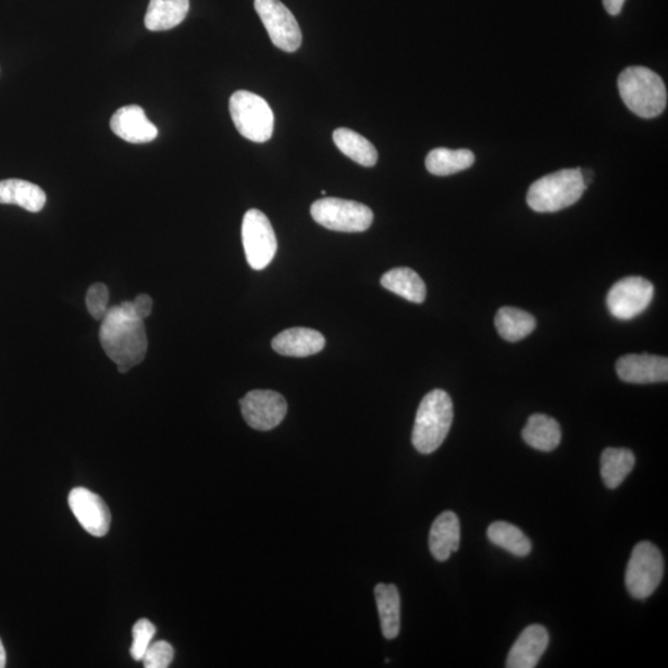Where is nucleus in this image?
<instances>
[{"label":"nucleus","instance_id":"7","mask_svg":"<svg viewBox=\"0 0 668 668\" xmlns=\"http://www.w3.org/2000/svg\"><path fill=\"white\" fill-rule=\"evenodd\" d=\"M664 577V558L654 544H638L629 559L626 573L627 590L635 599H646L660 585Z\"/></svg>","mask_w":668,"mask_h":668},{"label":"nucleus","instance_id":"34","mask_svg":"<svg viewBox=\"0 0 668 668\" xmlns=\"http://www.w3.org/2000/svg\"><path fill=\"white\" fill-rule=\"evenodd\" d=\"M7 666V654L2 643L0 640V668H4Z\"/></svg>","mask_w":668,"mask_h":668},{"label":"nucleus","instance_id":"10","mask_svg":"<svg viewBox=\"0 0 668 668\" xmlns=\"http://www.w3.org/2000/svg\"><path fill=\"white\" fill-rule=\"evenodd\" d=\"M655 288L648 280L629 276L614 284L607 296L608 310L613 318L631 320L643 313L653 302Z\"/></svg>","mask_w":668,"mask_h":668},{"label":"nucleus","instance_id":"23","mask_svg":"<svg viewBox=\"0 0 668 668\" xmlns=\"http://www.w3.org/2000/svg\"><path fill=\"white\" fill-rule=\"evenodd\" d=\"M634 467L635 456L628 448H607L602 454V480L609 490H617L627 480Z\"/></svg>","mask_w":668,"mask_h":668},{"label":"nucleus","instance_id":"29","mask_svg":"<svg viewBox=\"0 0 668 668\" xmlns=\"http://www.w3.org/2000/svg\"><path fill=\"white\" fill-rule=\"evenodd\" d=\"M174 656L173 646L166 641H157L149 646L141 661L146 668H166L173 663Z\"/></svg>","mask_w":668,"mask_h":668},{"label":"nucleus","instance_id":"24","mask_svg":"<svg viewBox=\"0 0 668 668\" xmlns=\"http://www.w3.org/2000/svg\"><path fill=\"white\" fill-rule=\"evenodd\" d=\"M474 161L475 157L471 150L437 148L429 152L426 169L432 175L449 176L471 168Z\"/></svg>","mask_w":668,"mask_h":668},{"label":"nucleus","instance_id":"26","mask_svg":"<svg viewBox=\"0 0 668 668\" xmlns=\"http://www.w3.org/2000/svg\"><path fill=\"white\" fill-rule=\"evenodd\" d=\"M495 327L505 341L519 342L535 331L536 320L516 307H502L495 316Z\"/></svg>","mask_w":668,"mask_h":668},{"label":"nucleus","instance_id":"25","mask_svg":"<svg viewBox=\"0 0 668 668\" xmlns=\"http://www.w3.org/2000/svg\"><path fill=\"white\" fill-rule=\"evenodd\" d=\"M333 141L346 157L357 164L372 168L378 161V151L372 143L348 128H338L333 132Z\"/></svg>","mask_w":668,"mask_h":668},{"label":"nucleus","instance_id":"17","mask_svg":"<svg viewBox=\"0 0 668 668\" xmlns=\"http://www.w3.org/2000/svg\"><path fill=\"white\" fill-rule=\"evenodd\" d=\"M430 551L440 562H445L454 553H457L460 544L459 520L454 511L442 512L433 521L430 531Z\"/></svg>","mask_w":668,"mask_h":668},{"label":"nucleus","instance_id":"8","mask_svg":"<svg viewBox=\"0 0 668 668\" xmlns=\"http://www.w3.org/2000/svg\"><path fill=\"white\" fill-rule=\"evenodd\" d=\"M242 239L251 269L263 270L272 263L277 250V240L273 225L263 212L249 210L244 214Z\"/></svg>","mask_w":668,"mask_h":668},{"label":"nucleus","instance_id":"3","mask_svg":"<svg viewBox=\"0 0 668 668\" xmlns=\"http://www.w3.org/2000/svg\"><path fill=\"white\" fill-rule=\"evenodd\" d=\"M454 422V403L444 391L423 397L412 430V445L422 455H431L444 444Z\"/></svg>","mask_w":668,"mask_h":668},{"label":"nucleus","instance_id":"12","mask_svg":"<svg viewBox=\"0 0 668 668\" xmlns=\"http://www.w3.org/2000/svg\"><path fill=\"white\" fill-rule=\"evenodd\" d=\"M69 505L88 534L96 537L108 534L111 528V511L101 496L86 487H75L69 495Z\"/></svg>","mask_w":668,"mask_h":668},{"label":"nucleus","instance_id":"1","mask_svg":"<svg viewBox=\"0 0 668 668\" xmlns=\"http://www.w3.org/2000/svg\"><path fill=\"white\" fill-rule=\"evenodd\" d=\"M99 341L108 358L119 367L122 374L146 359V326L144 320L135 313L132 301H124L108 309L99 330Z\"/></svg>","mask_w":668,"mask_h":668},{"label":"nucleus","instance_id":"11","mask_svg":"<svg viewBox=\"0 0 668 668\" xmlns=\"http://www.w3.org/2000/svg\"><path fill=\"white\" fill-rule=\"evenodd\" d=\"M243 419L251 429L270 431L286 417L287 403L282 394L273 391H252L239 401Z\"/></svg>","mask_w":668,"mask_h":668},{"label":"nucleus","instance_id":"15","mask_svg":"<svg viewBox=\"0 0 668 668\" xmlns=\"http://www.w3.org/2000/svg\"><path fill=\"white\" fill-rule=\"evenodd\" d=\"M549 643L547 630L534 624L522 631L508 655V668H534L546 652Z\"/></svg>","mask_w":668,"mask_h":668},{"label":"nucleus","instance_id":"5","mask_svg":"<svg viewBox=\"0 0 668 668\" xmlns=\"http://www.w3.org/2000/svg\"><path fill=\"white\" fill-rule=\"evenodd\" d=\"M230 112L242 137L255 143L273 137L275 116L264 98L248 91L234 92Z\"/></svg>","mask_w":668,"mask_h":668},{"label":"nucleus","instance_id":"31","mask_svg":"<svg viewBox=\"0 0 668 668\" xmlns=\"http://www.w3.org/2000/svg\"><path fill=\"white\" fill-rule=\"evenodd\" d=\"M134 311L137 313L138 318L141 320H146L149 318L152 311V299L147 294H141L135 297V300L132 301Z\"/></svg>","mask_w":668,"mask_h":668},{"label":"nucleus","instance_id":"6","mask_svg":"<svg viewBox=\"0 0 668 668\" xmlns=\"http://www.w3.org/2000/svg\"><path fill=\"white\" fill-rule=\"evenodd\" d=\"M311 215L322 227L345 233L366 232L374 220L368 206L334 197L316 201L311 206Z\"/></svg>","mask_w":668,"mask_h":668},{"label":"nucleus","instance_id":"32","mask_svg":"<svg viewBox=\"0 0 668 668\" xmlns=\"http://www.w3.org/2000/svg\"><path fill=\"white\" fill-rule=\"evenodd\" d=\"M624 4L626 0H603L604 8L613 16L619 15Z\"/></svg>","mask_w":668,"mask_h":668},{"label":"nucleus","instance_id":"19","mask_svg":"<svg viewBox=\"0 0 668 668\" xmlns=\"http://www.w3.org/2000/svg\"><path fill=\"white\" fill-rule=\"evenodd\" d=\"M522 438L541 453H553L561 444L562 431L555 419L544 413H534L522 430Z\"/></svg>","mask_w":668,"mask_h":668},{"label":"nucleus","instance_id":"14","mask_svg":"<svg viewBox=\"0 0 668 668\" xmlns=\"http://www.w3.org/2000/svg\"><path fill=\"white\" fill-rule=\"evenodd\" d=\"M111 129L121 139L132 144H146L158 138V128L148 120L139 106H126L116 111L111 120Z\"/></svg>","mask_w":668,"mask_h":668},{"label":"nucleus","instance_id":"18","mask_svg":"<svg viewBox=\"0 0 668 668\" xmlns=\"http://www.w3.org/2000/svg\"><path fill=\"white\" fill-rule=\"evenodd\" d=\"M0 203L15 205L36 213L47 205V194L35 184L20 178H9L0 182Z\"/></svg>","mask_w":668,"mask_h":668},{"label":"nucleus","instance_id":"28","mask_svg":"<svg viewBox=\"0 0 668 668\" xmlns=\"http://www.w3.org/2000/svg\"><path fill=\"white\" fill-rule=\"evenodd\" d=\"M157 628L148 619H140L133 627V644L131 655L135 661H141L147 650L152 644Z\"/></svg>","mask_w":668,"mask_h":668},{"label":"nucleus","instance_id":"22","mask_svg":"<svg viewBox=\"0 0 668 668\" xmlns=\"http://www.w3.org/2000/svg\"><path fill=\"white\" fill-rule=\"evenodd\" d=\"M382 286L397 296L413 304L426 300V285L410 268H395L383 275Z\"/></svg>","mask_w":668,"mask_h":668},{"label":"nucleus","instance_id":"13","mask_svg":"<svg viewBox=\"0 0 668 668\" xmlns=\"http://www.w3.org/2000/svg\"><path fill=\"white\" fill-rule=\"evenodd\" d=\"M618 376L630 384H654L668 381V359L653 355H628L616 366Z\"/></svg>","mask_w":668,"mask_h":668},{"label":"nucleus","instance_id":"16","mask_svg":"<svg viewBox=\"0 0 668 668\" xmlns=\"http://www.w3.org/2000/svg\"><path fill=\"white\" fill-rule=\"evenodd\" d=\"M326 339L319 331L295 327L279 333L272 342L276 354L285 357L304 358L320 354Z\"/></svg>","mask_w":668,"mask_h":668},{"label":"nucleus","instance_id":"2","mask_svg":"<svg viewBox=\"0 0 668 668\" xmlns=\"http://www.w3.org/2000/svg\"><path fill=\"white\" fill-rule=\"evenodd\" d=\"M622 102L631 112L644 120L661 115L667 107V89L664 79L653 70L631 66L618 78Z\"/></svg>","mask_w":668,"mask_h":668},{"label":"nucleus","instance_id":"20","mask_svg":"<svg viewBox=\"0 0 668 668\" xmlns=\"http://www.w3.org/2000/svg\"><path fill=\"white\" fill-rule=\"evenodd\" d=\"M189 11V0H150L146 26L151 32H165L182 24Z\"/></svg>","mask_w":668,"mask_h":668},{"label":"nucleus","instance_id":"30","mask_svg":"<svg viewBox=\"0 0 668 668\" xmlns=\"http://www.w3.org/2000/svg\"><path fill=\"white\" fill-rule=\"evenodd\" d=\"M108 301H110V292L104 284L97 283L88 288L86 295L87 310L95 320H103L108 311Z\"/></svg>","mask_w":668,"mask_h":668},{"label":"nucleus","instance_id":"9","mask_svg":"<svg viewBox=\"0 0 668 668\" xmlns=\"http://www.w3.org/2000/svg\"><path fill=\"white\" fill-rule=\"evenodd\" d=\"M255 7L276 48L286 52L299 50L302 33L290 9L280 0H256Z\"/></svg>","mask_w":668,"mask_h":668},{"label":"nucleus","instance_id":"21","mask_svg":"<svg viewBox=\"0 0 668 668\" xmlns=\"http://www.w3.org/2000/svg\"><path fill=\"white\" fill-rule=\"evenodd\" d=\"M374 592L383 635L387 640H393L400 633L401 602L399 591L394 584L379 583Z\"/></svg>","mask_w":668,"mask_h":668},{"label":"nucleus","instance_id":"27","mask_svg":"<svg viewBox=\"0 0 668 668\" xmlns=\"http://www.w3.org/2000/svg\"><path fill=\"white\" fill-rule=\"evenodd\" d=\"M486 534L492 544L508 551L514 556L527 557L531 553L530 539L518 527L509 522H493L487 528Z\"/></svg>","mask_w":668,"mask_h":668},{"label":"nucleus","instance_id":"4","mask_svg":"<svg viewBox=\"0 0 668 668\" xmlns=\"http://www.w3.org/2000/svg\"><path fill=\"white\" fill-rule=\"evenodd\" d=\"M585 189L581 169H566L541 177L532 184L527 201L535 212H558L580 201Z\"/></svg>","mask_w":668,"mask_h":668},{"label":"nucleus","instance_id":"33","mask_svg":"<svg viewBox=\"0 0 668 668\" xmlns=\"http://www.w3.org/2000/svg\"><path fill=\"white\" fill-rule=\"evenodd\" d=\"M581 175H582V180H583V183H584L585 187H589V185L591 184L592 178H593L592 171L591 170H585V169L583 170V169H581Z\"/></svg>","mask_w":668,"mask_h":668}]
</instances>
